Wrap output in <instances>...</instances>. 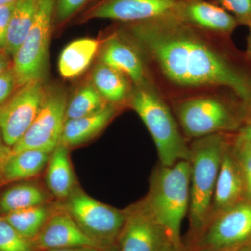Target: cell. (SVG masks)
Returning <instances> with one entry per match:
<instances>
[{
	"label": "cell",
	"instance_id": "28",
	"mask_svg": "<svg viewBox=\"0 0 251 251\" xmlns=\"http://www.w3.org/2000/svg\"><path fill=\"white\" fill-rule=\"evenodd\" d=\"M232 14L238 23L247 25L251 21V0H210Z\"/></svg>",
	"mask_w": 251,
	"mask_h": 251
},
{
	"label": "cell",
	"instance_id": "32",
	"mask_svg": "<svg viewBox=\"0 0 251 251\" xmlns=\"http://www.w3.org/2000/svg\"><path fill=\"white\" fill-rule=\"evenodd\" d=\"M11 154V148L5 144L0 132V181L3 179L5 166Z\"/></svg>",
	"mask_w": 251,
	"mask_h": 251
},
{
	"label": "cell",
	"instance_id": "31",
	"mask_svg": "<svg viewBox=\"0 0 251 251\" xmlns=\"http://www.w3.org/2000/svg\"><path fill=\"white\" fill-rule=\"evenodd\" d=\"M15 4L16 2L0 6V49L4 50L6 48V36L9 29L10 19Z\"/></svg>",
	"mask_w": 251,
	"mask_h": 251
},
{
	"label": "cell",
	"instance_id": "15",
	"mask_svg": "<svg viewBox=\"0 0 251 251\" xmlns=\"http://www.w3.org/2000/svg\"><path fill=\"white\" fill-rule=\"evenodd\" d=\"M33 242L39 251L77 247L99 248L64 209L50 214Z\"/></svg>",
	"mask_w": 251,
	"mask_h": 251
},
{
	"label": "cell",
	"instance_id": "36",
	"mask_svg": "<svg viewBox=\"0 0 251 251\" xmlns=\"http://www.w3.org/2000/svg\"><path fill=\"white\" fill-rule=\"evenodd\" d=\"M160 251H185L184 247H176L173 242L169 241L165 244Z\"/></svg>",
	"mask_w": 251,
	"mask_h": 251
},
{
	"label": "cell",
	"instance_id": "22",
	"mask_svg": "<svg viewBox=\"0 0 251 251\" xmlns=\"http://www.w3.org/2000/svg\"><path fill=\"white\" fill-rule=\"evenodd\" d=\"M50 156V153L34 149L11 154L5 166L3 179L14 181L35 176L48 165Z\"/></svg>",
	"mask_w": 251,
	"mask_h": 251
},
{
	"label": "cell",
	"instance_id": "38",
	"mask_svg": "<svg viewBox=\"0 0 251 251\" xmlns=\"http://www.w3.org/2000/svg\"><path fill=\"white\" fill-rule=\"evenodd\" d=\"M229 251H251V242L246 244V245L242 246V247L234 249V250Z\"/></svg>",
	"mask_w": 251,
	"mask_h": 251
},
{
	"label": "cell",
	"instance_id": "30",
	"mask_svg": "<svg viewBox=\"0 0 251 251\" xmlns=\"http://www.w3.org/2000/svg\"><path fill=\"white\" fill-rule=\"evenodd\" d=\"M16 85L13 67H10L0 75V106L9 100Z\"/></svg>",
	"mask_w": 251,
	"mask_h": 251
},
{
	"label": "cell",
	"instance_id": "4",
	"mask_svg": "<svg viewBox=\"0 0 251 251\" xmlns=\"http://www.w3.org/2000/svg\"><path fill=\"white\" fill-rule=\"evenodd\" d=\"M128 100L148 128L161 165L171 166L179 161H189L188 140L166 99L153 82L134 86Z\"/></svg>",
	"mask_w": 251,
	"mask_h": 251
},
{
	"label": "cell",
	"instance_id": "18",
	"mask_svg": "<svg viewBox=\"0 0 251 251\" xmlns=\"http://www.w3.org/2000/svg\"><path fill=\"white\" fill-rule=\"evenodd\" d=\"M68 148L63 144H59L50 153L46 171V181L48 188L59 199L69 198L75 189V179Z\"/></svg>",
	"mask_w": 251,
	"mask_h": 251
},
{
	"label": "cell",
	"instance_id": "3",
	"mask_svg": "<svg viewBox=\"0 0 251 251\" xmlns=\"http://www.w3.org/2000/svg\"><path fill=\"white\" fill-rule=\"evenodd\" d=\"M233 138L228 133H216L189 143L191 171L187 239L194 237L206 222L223 156Z\"/></svg>",
	"mask_w": 251,
	"mask_h": 251
},
{
	"label": "cell",
	"instance_id": "25",
	"mask_svg": "<svg viewBox=\"0 0 251 251\" xmlns=\"http://www.w3.org/2000/svg\"><path fill=\"white\" fill-rule=\"evenodd\" d=\"M92 84L82 87L67 104L66 121L87 116L108 105Z\"/></svg>",
	"mask_w": 251,
	"mask_h": 251
},
{
	"label": "cell",
	"instance_id": "5",
	"mask_svg": "<svg viewBox=\"0 0 251 251\" xmlns=\"http://www.w3.org/2000/svg\"><path fill=\"white\" fill-rule=\"evenodd\" d=\"M172 110L187 140L239 130L250 117L245 109L234 106L216 92L173 100Z\"/></svg>",
	"mask_w": 251,
	"mask_h": 251
},
{
	"label": "cell",
	"instance_id": "33",
	"mask_svg": "<svg viewBox=\"0 0 251 251\" xmlns=\"http://www.w3.org/2000/svg\"><path fill=\"white\" fill-rule=\"evenodd\" d=\"M8 54L4 50L0 49V75L10 68Z\"/></svg>",
	"mask_w": 251,
	"mask_h": 251
},
{
	"label": "cell",
	"instance_id": "12",
	"mask_svg": "<svg viewBox=\"0 0 251 251\" xmlns=\"http://www.w3.org/2000/svg\"><path fill=\"white\" fill-rule=\"evenodd\" d=\"M186 0H101L84 14V20L141 22L164 16Z\"/></svg>",
	"mask_w": 251,
	"mask_h": 251
},
{
	"label": "cell",
	"instance_id": "34",
	"mask_svg": "<svg viewBox=\"0 0 251 251\" xmlns=\"http://www.w3.org/2000/svg\"><path fill=\"white\" fill-rule=\"evenodd\" d=\"M101 249L94 247H77L64 248V249H49L43 251H100Z\"/></svg>",
	"mask_w": 251,
	"mask_h": 251
},
{
	"label": "cell",
	"instance_id": "9",
	"mask_svg": "<svg viewBox=\"0 0 251 251\" xmlns=\"http://www.w3.org/2000/svg\"><path fill=\"white\" fill-rule=\"evenodd\" d=\"M67 104L64 91L46 90L37 115L22 138L11 148V153L32 149L52 153L60 143Z\"/></svg>",
	"mask_w": 251,
	"mask_h": 251
},
{
	"label": "cell",
	"instance_id": "10",
	"mask_svg": "<svg viewBox=\"0 0 251 251\" xmlns=\"http://www.w3.org/2000/svg\"><path fill=\"white\" fill-rule=\"evenodd\" d=\"M46 92L41 81L29 82L0 106V132L7 146H14L29 128Z\"/></svg>",
	"mask_w": 251,
	"mask_h": 251
},
{
	"label": "cell",
	"instance_id": "1",
	"mask_svg": "<svg viewBox=\"0 0 251 251\" xmlns=\"http://www.w3.org/2000/svg\"><path fill=\"white\" fill-rule=\"evenodd\" d=\"M119 34L139 52L150 77L173 100L227 89L251 118V77L217 42L221 37L186 24L171 14L122 23Z\"/></svg>",
	"mask_w": 251,
	"mask_h": 251
},
{
	"label": "cell",
	"instance_id": "21",
	"mask_svg": "<svg viewBox=\"0 0 251 251\" xmlns=\"http://www.w3.org/2000/svg\"><path fill=\"white\" fill-rule=\"evenodd\" d=\"M41 0H17L15 4L6 36L5 51L14 57L27 36L35 20Z\"/></svg>",
	"mask_w": 251,
	"mask_h": 251
},
{
	"label": "cell",
	"instance_id": "17",
	"mask_svg": "<svg viewBox=\"0 0 251 251\" xmlns=\"http://www.w3.org/2000/svg\"><path fill=\"white\" fill-rule=\"evenodd\" d=\"M117 111L116 105L109 103L105 108L92 115L67 120L63 128L60 143L69 148L89 141L108 125Z\"/></svg>",
	"mask_w": 251,
	"mask_h": 251
},
{
	"label": "cell",
	"instance_id": "24",
	"mask_svg": "<svg viewBox=\"0 0 251 251\" xmlns=\"http://www.w3.org/2000/svg\"><path fill=\"white\" fill-rule=\"evenodd\" d=\"M44 205L13 211L3 215L23 237L33 241L41 232L50 216Z\"/></svg>",
	"mask_w": 251,
	"mask_h": 251
},
{
	"label": "cell",
	"instance_id": "26",
	"mask_svg": "<svg viewBox=\"0 0 251 251\" xmlns=\"http://www.w3.org/2000/svg\"><path fill=\"white\" fill-rule=\"evenodd\" d=\"M0 251H39L33 241L23 237L0 216Z\"/></svg>",
	"mask_w": 251,
	"mask_h": 251
},
{
	"label": "cell",
	"instance_id": "29",
	"mask_svg": "<svg viewBox=\"0 0 251 251\" xmlns=\"http://www.w3.org/2000/svg\"><path fill=\"white\" fill-rule=\"evenodd\" d=\"M90 0H54V21L66 22Z\"/></svg>",
	"mask_w": 251,
	"mask_h": 251
},
{
	"label": "cell",
	"instance_id": "20",
	"mask_svg": "<svg viewBox=\"0 0 251 251\" xmlns=\"http://www.w3.org/2000/svg\"><path fill=\"white\" fill-rule=\"evenodd\" d=\"M97 39H77L68 44L59 57V73L65 78H74L82 74L90 65L99 50Z\"/></svg>",
	"mask_w": 251,
	"mask_h": 251
},
{
	"label": "cell",
	"instance_id": "37",
	"mask_svg": "<svg viewBox=\"0 0 251 251\" xmlns=\"http://www.w3.org/2000/svg\"><path fill=\"white\" fill-rule=\"evenodd\" d=\"M247 26L249 29V34L248 36L247 53L248 57L251 59V21Z\"/></svg>",
	"mask_w": 251,
	"mask_h": 251
},
{
	"label": "cell",
	"instance_id": "27",
	"mask_svg": "<svg viewBox=\"0 0 251 251\" xmlns=\"http://www.w3.org/2000/svg\"><path fill=\"white\" fill-rule=\"evenodd\" d=\"M233 150L242 170L246 197L251 201V142L237 134L234 138Z\"/></svg>",
	"mask_w": 251,
	"mask_h": 251
},
{
	"label": "cell",
	"instance_id": "23",
	"mask_svg": "<svg viewBox=\"0 0 251 251\" xmlns=\"http://www.w3.org/2000/svg\"><path fill=\"white\" fill-rule=\"evenodd\" d=\"M46 196L39 186L21 184L8 188L0 198V212L5 215L34 206L44 205Z\"/></svg>",
	"mask_w": 251,
	"mask_h": 251
},
{
	"label": "cell",
	"instance_id": "35",
	"mask_svg": "<svg viewBox=\"0 0 251 251\" xmlns=\"http://www.w3.org/2000/svg\"><path fill=\"white\" fill-rule=\"evenodd\" d=\"M238 135L251 142V119L248 120L238 132Z\"/></svg>",
	"mask_w": 251,
	"mask_h": 251
},
{
	"label": "cell",
	"instance_id": "13",
	"mask_svg": "<svg viewBox=\"0 0 251 251\" xmlns=\"http://www.w3.org/2000/svg\"><path fill=\"white\" fill-rule=\"evenodd\" d=\"M169 14L196 29L221 37L232 34L239 23L232 14L210 0H186Z\"/></svg>",
	"mask_w": 251,
	"mask_h": 251
},
{
	"label": "cell",
	"instance_id": "2",
	"mask_svg": "<svg viewBox=\"0 0 251 251\" xmlns=\"http://www.w3.org/2000/svg\"><path fill=\"white\" fill-rule=\"evenodd\" d=\"M191 164L179 161L171 166L158 163L150 178V188L141 202L176 247H184L181 238L183 219L190 204Z\"/></svg>",
	"mask_w": 251,
	"mask_h": 251
},
{
	"label": "cell",
	"instance_id": "14",
	"mask_svg": "<svg viewBox=\"0 0 251 251\" xmlns=\"http://www.w3.org/2000/svg\"><path fill=\"white\" fill-rule=\"evenodd\" d=\"M234 138L223 156L206 222L247 199L242 170L233 150Z\"/></svg>",
	"mask_w": 251,
	"mask_h": 251
},
{
	"label": "cell",
	"instance_id": "7",
	"mask_svg": "<svg viewBox=\"0 0 251 251\" xmlns=\"http://www.w3.org/2000/svg\"><path fill=\"white\" fill-rule=\"evenodd\" d=\"M64 209L100 249L116 244L126 211L99 202L83 191L74 189Z\"/></svg>",
	"mask_w": 251,
	"mask_h": 251
},
{
	"label": "cell",
	"instance_id": "19",
	"mask_svg": "<svg viewBox=\"0 0 251 251\" xmlns=\"http://www.w3.org/2000/svg\"><path fill=\"white\" fill-rule=\"evenodd\" d=\"M92 85L108 103L118 105L128 100L133 89L130 79L106 64L99 62L92 73Z\"/></svg>",
	"mask_w": 251,
	"mask_h": 251
},
{
	"label": "cell",
	"instance_id": "11",
	"mask_svg": "<svg viewBox=\"0 0 251 251\" xmlns=\"http://www.w3.org/2000/svg\"><path fill=\"white\" fill-rule=\"evenodd\" d=\"M126 217L117 241L120 251H160L170 239L141 201L126 209Z\"/></svg>",
	"mask_w": 251,
	"mask_h": 251
},
{
	"label": "cell",
	"instance_id": "39",
	"mask_svg": "<svg viewBox=\"0 0 251 251\" xmlns=\"http://www.w3.org/2000/svg\"><path fill=\"white\" fill-rule=\"evenodd\" d=\"M17 0H0V6H5V5H9L16 2Z\"/></svg>",
	"mask_w": 251,
	"mask_h": 251
},
{
	"label": "cell",
	"instance_id": "16",
	"mask_svg": "<svg viewBox=\"0 0 251 251\" xmlns=\"http://www.w3.org/2000/svg\"><path fill=\"white\" fill-rule=\"evenodd\" d=\"M100 62L125 74L134 86L153 82L139 52L119 32L105 41L100 54Z\"/></svg>",
	"mask_w": 251,
	"mask_h": 251
},
{
	"label": "cell",
	"instance_id": "6",
	"mask_svg": "<svg viewBox=\"0 0 251 251\" xmlns=\"http://www.w3.org/2000/svg\"><path fill=\"white\" fill-rule=\"evenodd\" d=\"M251 242V201L244 200L208 220L185 251H229Z\"/></svg>",
	"mask_w": 251,
	"mask_h": 251
},
{
	"label": "cell",
	"instance_id": "8",
	"mask_svg": "<svg viewBox=\"0 0 251 251\" xmlns=\"http://www.w3.org/2000/svg\"><path fill=\"white\" fill-rule=\"evenodd\" d=\"M54 21V0H41L30 30L14 56L13 69L18 87L41 81L45 75Z\"/></svg>",
	"mask_w": 251,
	"mask_h": 251
},
{
	"label": "cell",
	"instance_id": "40",
	"mask_svg": "<svg viewBox=\"0 0 251 251\" xmlns=\"http://www.w3.org/2000/svg\"><path fill=\"white\" fill-rule=\"evenodd\" d=\"M100 251H119L118 247H117V244H114V245L110 246V247L105 248V249H101Z\"/></svg>",
	"mask_w": 251,
	"mask_h": 251
}]
</instances>
